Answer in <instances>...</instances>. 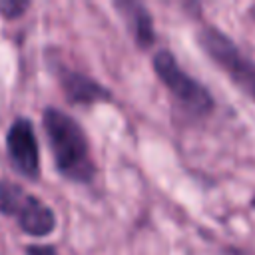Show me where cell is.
<instances>
[{"label":"cell","instance_id":"obj_1","mask_svg":"<svg viewBox=\"0 0 255 255\" xmlns=\"http://www.w3.org/2000/svg\"><path fill=\"white\" fill-rule=\"evenodd\" d=\"M44 131L58 171L66 179L88 183L94 177L96 167L90 155L88 137L80 124L62 110L48 108L44 112Z\"/></svg>","mask_w":255,"mask_h":255},{"label":"cell","instance_id":"obj_2","mask_svg":"<svg viewBox=\"0 0 255 255\" xmlns=\"http://www.w3.org/2000/svg\"><path fill=\"white\" fill-rule=\"evenodd\" d=\"M0 213L16 219L18 227L32 237H46L56 227L54 211L18 183L0 179Z\"/></svg>","mask_w":255,"mask_h":255},{"label":"cell","instance_id":"obj_3","mask_svg":"<svg viewBox=\"0 0 255 255\" xmlns=\"http://www.w3.org/2000/svg\"><path fill=\"white\" fill-rule=\"evenodd\" d=\"M153 70L185 112L193 116H207L213 110L211 94L199 82H195L187 72L179 68L171 52L159 50L153 56Z\"/></svg>","mask_w":255,"mask_h":255},{"label":"cell","instance_id":"obj_4","mask_svg":"<svg viewBox=\"0 0 255 255\" xmlns=\"http://www.w3.org/2000/svg\"><path fill=\"white\" fill-rule=\"evenodd\" d=\"M199 44L203 46L205 54L255 100V62L245 58L239 48L215 28H203L199 32Z\"/></svg>","mask_w":255,"mask_h":255},{"label":"cell","instance_id":"obj_5","mask_svg":"<svg viewBox=\"0 0 255 255\" xmlns=\"http://www.w3.org/2000/svg\"><path fill=\"white\" fill-rule=\"evenodd\" d=\"M6 151H8L12 167L20 175L28 179H38L40 151H38V139H36L34 126L28 118H18L12 122L6 133Z\"/></svg>","mask_w":255,"mask_h":255},{"label":"cell","instance_id":"obj_6","mask_svg":"<svg viewBox=\"0 0 255 255\" xmlns=\"http://www.w3.org/2000/svg\"><path fill=\"white\" fill-rule=\"evenodd\" d=\"M116 8L122 12L133 40L141 46V48H149L155 42V34H153V20L149 16V12L145 10V6L137 4V2H118Z\"/></svg>","mask_w":255,"mask_h":255},{"label":"cell","instance_id":"obj_7","mask_svg":"<svg viewBox=\"0 0 255 255\" xmlns=\"http://www.w3.org/2000/svg\"><path fill=\"white\" fill-rule=\"evenodd\" d=\"M62 88L68 100L74 104H96V102L110 100V92L102 84H98L96 80L88 76L76 74V72H68L62 78Z\"/></svg>","mask_w":255,"mask_h":255},{"label":"cell","instance_id":"obj_8","mask_svg":"<svg viewBox=\"0 0 255 255\" xmlns=\"http://www.w3.org/2000/svg\"><path fill=\"white\" fill-rule=\"evenodd\" d=\"M28 2H18V0H6L0 2V12L4 18H18L28 10Z\"/></svg>","mask_w":255,"mask_h":255},{"label":"cell","instance_id":"obj_9","mask_svg":"<svg viewBox=\"0 0 255 255\" xmlns=\"http://www.w3.org/2000/svg\"><path fill=\"white\" fill-rule=\"evenodd\" d=\"M26 253L28 255H58L52 247H46V245H30L26 247Z\"/></svg>","mask_w":255,"mask_h":255},{"label":"cell","instance_id":"obj_10","mask_svg":"<svg viewBox=\"0 0 255 255\" xmlns=\"http://www.w3.org/2000/svg\"><path fill=\"white\" fill-rule=\"evenodd\" d=\"M253 205H255V199H253Z\"/></svg>","mask_w":255,"mask_h":255}]
</instances>
